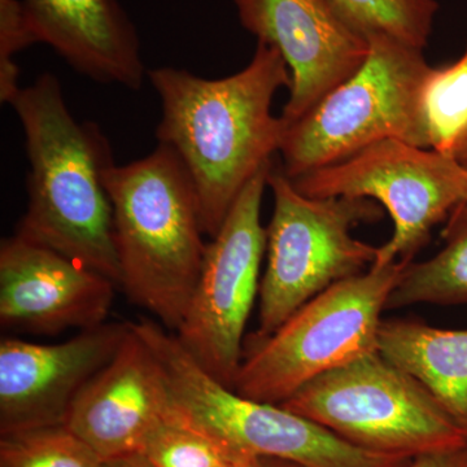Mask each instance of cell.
I'll use <instances>...</instances> for the list:
<instances>
[{
  "instance_id": "cell-13",
  "label": "cell",
  "mask_w": 467,
  "mask_h": 467,
  "mask_svg": "<svg viewBox=\"0 0 467 467\" xmlns=\"http://www.w3.org/2000/svg\"><path fill=\"white\" fill-rule=\"evenodd\" d=\"M115 282L15 234L0 244V321L36 333L106 324Z\"/></svg>"
},
{
  "instance_id": "cell-19",
  "label": "cell",
  "mask_w": 467,
  "mask_h": 467,
  "mask_svg": "<svg viewBox=\"0 0 467 467\" xmlns=\"http://www.w3.org/2000/svg\"><path fill=\"white\" fill-rule=\"evenodd\" d=\"M142 456L152 467H235L257 460L171 413L150 436Z\"/></svg>"
},
{
  "instance_id": "cell-7",
  "label": "cell",
  "mask_w": 467,
  "mask_h": 467,
  "mask_svg": "<svg viewBox=\"0 0 467 467\" xmlns=\"http://www.w3.org/2000/svg\"><path fill=\"white\" fill-rule=\"evenodd\" d=\"M275 201L266 227V269L260 284V327L275 333L304 304L337 282L368 272L378 247L353 236L382 220L383 208L365 198H308L273 162L267 174Z\"/></svg>"
},
{
  "instance_id": "cell-1",
  "label": "cell",
  "mask_w": 467,
  "mask_h": 467,
  "mask_svg": "<svg viewBox=\"0 0 467 467\" xmlns=\"http://www.w3.org/2000/svg\"><path fill=\"white\" fill-rule=\"evenodd\" d=\"M147 77L161 101L156 138L182 162L213 238L244 187L279 153L285 124L272 104L281 88L290 90V69L275 47L257 42L250 64L225 78L171 67Z\"/></svg>"
},
{
  "instance_id": "cell-4",
  "label": "cell",
  "mask_w": 467,
  "mask_h": 467,
  "mask_svg": "<svg viewBox=\"0 0 467 467\" xmlns=\"http://www.w3.org/2000/svg\"><path fill=\"white\" fill-rule=\"evenodd\" d=\"M131 326L158 361L169 413L234 450L303 467H405L411 461L359 448L282 405L243 398L209 376L171 330L146 318Z\"/></svg>"
},
{
  "instance_id": "cell-12",
  "label": "cell",
  "mask_w": 467,
  "mask_h": 467,
  "mask_svg": "<svg viewBox=\"0 0 467 467\" xmlns=\"http://www.w3.org/2000/svg\"><path fill=\"white\" fill-rule=\"evenodd\" d=\"M128 324H103L63 343L0 342V434L66 425L86 384L106 367Z\"/></svg>"
},
{
  "instance_id": "cell-26",
  "label": "cell",
  "mask_w": 467,
  "mask_h": 467,
  "mask_svg": "<svg viewBox=\"0 0 467 467\" xmlns=\"http://www.w3.org/2000/svg\"><path fill=\"white\" fill-rule=\"evenodd\" d=\"M465 165H466V167H467V162H466V164H465Z\"/></svg>"
},
{
  "instance_id": "cell-25",
  "label": "cell",
  "mask_w": 467,
  "mask_h": 467,
  "mask_svg": "<svg viewBox=\"0 0 467 467\" xmlns=\"http://www.w3.org/2000/svg\"><path fill=\"white\" fill-rule=\"evenodd\" d=\"M254 467H303L290 461L272 459V457H259Z\"/></svg>"
},
{
  "instance_id": "cell-22",
  "label": "cell",
  "mask_w": 467,
  "mask_h": 467,
  "mask_svg": "<svg viewBox=\"0 0 467 467\" xmlns=\"http://www.w3.org/2000/svg\"><path fill=\"white\" fill-rule=\"evenodd\" d=\"M36 42L21 0H0V100L9 104L21 91L14 57Z\"/></svg>"
},
{
  "instance_id": "cell-11",
  "label": "cell",
  "mask_w": 467,
  "mask_h": 467,
  "mask_svg": "<svg viewBox=\"0 0 467 467\" xmlns=\"http://www.w3.org/2000/svg\"><path fill=\"white\" fill-rule=\"evenodd\" d=\"M242 26L291 72L285 125L297 121L367 60L370 43L331 0H234Z\"/></svg>"
},
{
  "instance_id": "cell-8",
  "label": "cell",
  "mask_w": 467,
  "mask_h": 467,
  "mask_svg": "<svg viewBox=\"0 0 467 467\" xmlns=\"http://www.w3.org/2000/svg\"><path fill=\"white\" fill-rule=\"evenodd\" d=\"M282 407L364 450L413 459L467 447L432 393L378 350L310 380Z\"/></svg>"
},
{
  "instance_id": "cell-10",
  "label": "cell",
  "mask_w": 467,
  "mask_h": 467,
  "mask_svg": "<svg viewBox=\"0 0 467 467\" xmlns=\"http://www.w3.org/2000/svg\"><path fill=\"white\" fill-rule=\"evenodd\" d=\"M273 162L244 187L207 243L192 303L174 333L209 376L229 389L242 364L245 325L260 292L266 252L261 202Z\"/></svg>"
},
{
  "instance_id": "cell-24",
  "label": "cell",
  "mask_w": 467,
  "mask_h": 467,
  "mask_svg": "<svg viewBox=\"0 0 467 467\" xmlns=\"http://www.w3.org/2000/svg\"><path fill=\"white\" fill-rule=\"evenodd\" d=\"M106 467H152L142 454L124 457V459L106 461Z\"/></svg>"
},
{
  "instance_id": "cell-14",
  "label": "cell",
  "mask_w": 467,
  "mask_h": 467,
  "mask_svg": "<svg viewBox=\"0 0 467 467\" xmlns=\"http://www.w3.org/2000/svg\"><path fill=\"white\" fill-rule=\"evenodd\" d=\"M126 324L116 355L77 396L66 422L104 461L142 454L169 413L158 361L130 322Z\"/></svg>"
},
{
  "instance_id": "cell-9",
  "label": "cell",
  "mask_w": 467,
  "mask_h": 467,
  "mask_svg": "<svg viewBox=\"0 0 467 467\" xmlns=\"http://www.w3.org/2000/svg\"><path fill=\"white\" fill-rule=\"evenodd\" d=\"M308 198H365L389 212L393 233L374 267L413 261L432 229L467 199V167L459 160L399 140H384L349 158L291 180Z\"/></svg>"
},
{
  "instance_id": "cell-16",
  "label": "cell",
  "mask_w": 467,
  "mask_h": 467,
  "mask_svg": "<svg viewBox=\"0 0 467 467\" xmlns=\"http://www.w3.org/2000/svg\"><path fill=\"white\" fill-rule=\"evenodd\" d=\"M378 352L420 380L467 435V330L383 319Z\"/></svg>"
},
{
  "instance_id": "cell-21",
  "label": "cell",
  "mask_w": 467,
  "mask_h": 467,
  "mask_svg": "<svg viewBox=\"0 0 467 467\" xmlns=\"http://www.w3.org/2000/svg\"><path fill=\"white\" fill-rule=\"evenodd\" d=\"M0 435V467H106L66 425Z\"/></svg>"
},
{
  "instance_id": "cell-18",
  "label": "cell",
  "mask_w": 467,
  "mask_h": 467,
  "mask_svg": "<svg viewBox=\"0 0 467 467\" xmlns=\"http://www.w3.org/2000/svg\"><path fill=\"white\" fill-rule=\"evenodd\" d=\"M420 116L427 147L467 162V46L447 66L430 67L420 91Z\"/></svg>"
},
{
  "instance_id": "cell-15",
  "label": "cell",
  "mask_w": 467,
  "mask_h": 467,
  "mask_svg": "<svg viewBox=\"0 0 467 467\" xmlns=\"http://www.w3.org/2000/svg\"><path fill=\"white\" fill-rule=\"evenodd\" d=\"M36 42L100 84L140 90V41L119 0H21Z\"/></svg>"
},
{
  "instance_id": "cell-5",
  "label": "cell",
  "mask_w": 467,
  "mask_h": 467,
  "mask_svg": "<svg viewBox=\"0 0 467 467\" xmlns=\"http://www.w3.org/2000/svg\"><path fill=\"white\" fill-rule=\"evenodd\" d=\"M365 63L297 121L285 125L281 168L290 180L349 158L370 144L399 140L427 147L420 91L430 67L423 50L367 33Z\"/></svg>"
},
{
  "instance_id": "cell-6",
  "label": "cell",
  "mask_w": 467,
  "mask_h": 467,
  "mask_svg": "<svg viewBox=\"0 0 467 467\" xmlns=\"http://www.w3.org/2000/svg\"><path fill=\"white\" fill-rule=\"evenodd\" d=\"M407 264L371 266L313 297L275 333L252 335L234 391L279 405L310 380L376 352L380 316Z\"/></svg>"
},
{
  "instance_id": "cell-20",
  "label": "cell",
  "mask_w": 467,
  "mask_h": 467,
  "mask_svg": "<svg viewBox=\"0 0 467 467\" xmlns=\"http://www.w3.org/2000/svg\"><path fill=\"white\" fill-rule=\"evenodd\" d=\"M362 33H383L425 50L434 27L436 0H331Z\"/></svg>"
},
{
  "instance_id": "cell-23",
  "label": "cell",
  "mask_w": 467,
  "mask_h": 467,
  "mask_svg": "<svg viewBox=\"0 0 467 467\" xmlns=\"http://www.w3.org/2000/svg\"><path fill=\"white\" fill-rule=\"evenodd\" d=\"M405 467H467V447L418 454Z\"/></svg>"
},
{
  "instance_id": "cell-3",
  "label": "cell",
  "mask_w": 467,
  "mask_h": 467,
  "mask_svg": "<svg viewBox=\"0 0 467 467\" xmlns=\"http://www.w3.org/2000/svg\"><path fill=\"white\" fill-rule=\"evenodd\" d=\"M107 190L119 285L165 328L177 331L207 250L192 180L174 150L159 143L146 158L110 169Z\"/></svg>"
},
{
  "instance_id": "cell-17",
  "label": "cell",
  "mask_w": 467,
  "mask_h": 467,
  "mask_svg": "<svg viewBox=\"0 0 467 467\" xmlns=\"http://www.w3.org/2000/svg\"><path fill=\"white\" fill-rule=\"evenodd\" d=\"M442 238L444 248L434 257L407 264L386 310L416 304H467V199L451 211Z\"/></svg>"
},
{
  "instance_id": "cell-2",
  "label": "cell",
  "mask_w": 467,
  "mask_h": 467,
  "mask_svg": "<svg viewBox=\"0 0 467 467\" xmlns=\"http://www.w3.org/2000/svg\"><path fill=\"white\" fill-rule=\"evenodd\" d=\"M12 109L29 160L27 207L16 234L84 264L119 285L107 175L110 144L94 122L77 121L60 82L43 73L21 88Z\"/></svg>"
}]
</instances>
